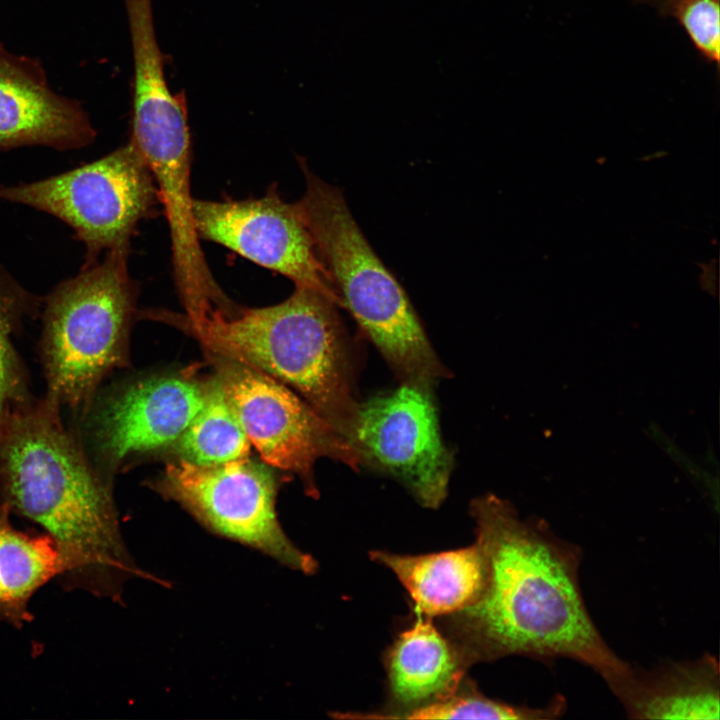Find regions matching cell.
<instances>
[{
  "label": "cell",
  "instance_id": "6da1fadb",
  "mask_svg": "<svg viewBox=\"0 0 720 720\" xmlns=\"http://www.w3.org/2000/svg\"><path fill=\"white\" fill-rule=\"evenodd\" d=\"M470 512L484 584L471 605L448 616L449 637L469 664L520 655L572 659L604 681L624 672L630 664L606 643L582 596L581 549L494 495L474 499Z\"/></svg>",
  "mask_w": 720,
  "mask_h": 720
},
{
  "label": "cell",
  "instance_id": "7a4b0ae2",
  "mask_svg": "<svg viewBox=\"0 0 720 720\" xmlns=\"http://www.w3.org/2000/svg\"><path fill=\"white\" fill-rule=\"evenodd\" d=\"M0 504L54 540L64 591L115 601L138 575L120 531L111 479L95 466L80 434L65 426L61 408L45 397L0 420Z\"/></svg>",
  "mask_w": 720,
  "mask_h": 720
},
{
  "label": "cell",
  "instance_id": "3957f363",
  "mask_svg": "<svg viewBox=\"0 0 720 720\" xmlns=\"http://www.w3.org/2000/svg\"><path fill=\"white\" fill-rule=\"evenodd\" d=\"M339 306L313 288L295 286L284 301L262 308L234 305L200 314L153 313L194 337L205 352L259 370L299 394L349 440L359 402Z\"/></svg>",
  "mask_w": 720,
  "mask_h": 720
},
{
  "label": "cell",
  "instance_id": "277c9868",
  "mask_svg": "<svg viewBox=\"0 0 720 720\" xmlns=\"http://www.w3.org/2000/svg\"><path fill=\"white\" fill-rule=\"evenodd\" d=\"M305 191L295 205L339 299L402 383L433 389L447 376L406 292L375 253L346 199L298 158Z\"/></svg>",
  "mask_w": 720,
  "mask_h": 720
},
{
  "label": "cell",
  "instance_id": "5b68a950",
  "mask_svg": "<svg viewBox=\"0 0 720 720\" xmlns=\"http://www.w3.org/2000/svg\"><path fill=\"white\" fill-rule=\"evenodd\" d=\"M129 248L106 252L47 297L39 356L52 403L82 416L104 378L127 365L136 285Z\"/></svg>",
  "mask_w": 720,
  "mask_h": 720
},
{
  "label": "cell",
  "instance_id": "8992f818",
  "mask_svg": "<svg viewBox=\"0 0 720 720\" xmlns=\"http://www.w3.org/2000/svg\"><path fill=\"white\" fill-rule=\"evenodd\" d=\"M0 198L49 213L71 226L87 249L86 264L102 251L129 248L138 223L160 203L151 172L128 141L106 156L37 182L0 188Z\"/></svg>",
  "mask_w": 720,
  "mask_h": 720
},
{
  "label": "cell",
  "instance_id": "52a82bcc",
  "mask_svg": "<svg viewBox=\"0 0 720 720\" xmlns=\"http://www.w3.org/2000/svg\"><path fill=\"white\" fill-rule=\"evenodd\" d=\"M153 488L213 533L251 547L280 564L312 574L317 562L289 539L276 512L272 467L248 457L216 465L169 461Z\"/></svg>",
  "mask_w": 720,
  "mask_h": 720
},
{
  "label": "cell",
  "instance_id": "ba28073f",
  "mask_svg": "<svg viewBox=\"0 0 720 720\" xmlns=\"http://www.w3.org/2000/svg\"><path fill=\"white\" fill-rule=\"evenodd\" d=\"M205 354L264 463L297 475L311 497L318 496L314 466L319 459L358 469L360 460L351 443L294 390L247 365Z\"/></svg>",
  "mask_w": 720,
  "mask_h": 720
},
{
  "label": "cell",
  "instance_id": "9c48e42d",
  "mask_svg": "<svg viewBox=\"0 0 720 720\" xmlns=\"http://www.w3.org/2000/svg\"><path fill=\"white\" fill-rule=\"evenodd\" d=\"M431 392L402 383L359 403L349 441L360 465L393 477L422 506L435 509L447 496L453 456Z\"/></svg>",
  "mask_w": 720,
  "mask_h": 720
},
{
  "label": "cell",
  "instance_id": "30bf717a",
  "mask_svg": "<svg viewBox=\"0 0 720 720\" xmlns=\"http://www.w3.org/2000/svg\"><path fill=\"white\" fill-rule=\"evenodd\" d=\"M208 381L185 373L149 376L97 394L81 416L85 448L111 475L136 456L170 448L203 406Z\"/></svg>",
  "mask_w": 720,
  "mask_h": 720
},
{
  "label": "cell",
  "instance_id": "8fae6325",
  "mask_svg": "<svg viewBox=\"0 0 720 720\" xmlns=\"http://www.w3.org/2000/svg\"><path fill=\"white\" fill-rule=\"evenodd\" d=\"M191 214L199 240L220 244L295 286L321 291L340 307L295 203L284 201L275 186L260 198H193Z\"/></svg>",
  "mask_w": 720,
  "mask_h": 720
},
{
  "label": "cell",
  "instance_id": "7c38bea8",
  "mask_svg": "<svg viewBox=\"0 0 720 720\" xmlns=\"http://www.w3.org/2000/svg\"><path fill=\"white\" fill-rule=\"evenodd\" d=\"M95 131L79 103L56 94L41 66L0 44V149L46 145L75 149Z\"/></svg>",
  "mask_w": 720,
  "mask_h": 720
},
{
  "label": "cell",
  "instance_id": "4fadbf2b",
  "mask_svg": "<svg viewBox=\"0 0 720 720\" xmlns=\"http://www.w3.org/2000/svg\"><path fill=\"white\" fill-rule=\"evenodd\" d=\"M605 682L633 719H719V664L708 653L648 670L629 665Z\"/></svg>",
  "mask_w": 720,
  "mask_h": 720
},
{
  "label": "cell",
  "instance_id": "5bb4252c",
  "mask_svg": "<svg viewBox=\"0 0 720 720\" xmlns=\"http://www.w3.org/2000/svg\"><path fill=\"white\" fill-rule=\"evenodd\" d=\"M385 665L390 701L398 713L392 717L398 718L454 693L470 664L430 617L418 614L388 649Z\"/></svg>",
  "mask_w": 720,
  "mask_h": 720
},
{
  "label": "cell",
  "instance_id": "9a60e30c",
  "mask_svg": "<svg viewBox=\"0 0 720 720\" xmlns=\"http://www.w3.org/2000/svg\"><path fill=\"white\" fill-rule=\"evenodd\" d=\"M373 561L389 568L423 616H450L471 605L485 578L483 553L475 541L465 548L423 555L371 551Z\"/></svg>",
  "mask_w": 720,
  "mask_h": 720
},
{
  "label": "cell",
  "instance_id": "2e32d148",
  "mask_svg": "<svg viewBox=\"0 0 720 720\" xmlns=\"http://www.w3.org/2000/svg\"><path fill=\"white\" fill-rule=\"evenodd\" d=\"M9 508L0 504V620L21 629L32 622L33 595L62 573L54 540L45 532H24L11 522Z\"/></svg>",
  "mask_w": 720,
  "mask_h": 720
},
{
  "label": "cell",
  "instance_id": "e0dca14e",
  "mask_svg": "<svg viewBox=\"0 0 720 720\" xmlns=\"http://www.w3.org/2000/svg\"><path fill=\"white\" fill-rule=\"evenodd\" d=\"M170 448L176 458L196 465L249 456L251 444L215 375L208 380L203 406Z\"/></svg>",
  "mask_w": 720,
  "mask_h": 720
},
{
  "label": "cell",
  "instance_id": "ac0fdd59",
  "mask_svg": "<svg viewBox=\"0 0 720 720\" xmlns=\"http://www.w3.org/2000/svg\"><path fill=\"white\" fill-rule=\"evenodd\" d=\"M21 287L0 274V420L32 401L23 361L12 337L35 306Z\"/></svg>",
  "mask_w": 720,
  "mask_h": 720
},
{
  "label": "cell",
  "instance_id": "d6986e66",
  "mask_svg": "<svg viewBox=\"0 0 720 720\" xmlns=\"http://www.w3.org/2000/svg\"><path fill=\"white\" fill-rule=\"evenodd\" d=\"M567 709L566 699L556 695L540 707L513 705L488 698L474 687L459 688L451 695L414 708L398 718L406 719H516L548 720L561 717Z\"/></svg>",
  "mask_w": 720,
  "mask_h": 720
},
{
  "label": "cell",
  "instance_id": "ffe728a7",
  "mask_svg": "<svg viewBox=\"0 0 720 720\" xmlns=\"http://www.w3.org/2000/svg\"><path fill=\"white\" fill-rule=\"evenodd\" d=\"M674 15L695 47L709 60H719V0H679Z\"/></svg>",
  "mask_w": 720,
  "mask_h": 720
}]
</instances>
